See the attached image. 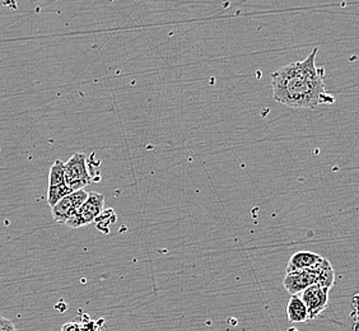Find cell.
Instances as JSON below:
<instances>
[{
    "instance_id": "obj_1",
    "label": "cell",
    "mask_w": 359,
    "mask_h": 331,
    "mask_svg": "<svg viewBox=\"0 0 359 331\" xmlns=\"http://www.w3.org/2000/svg\"><path fill=\"white\" fill-rule=\"evenodd\" d=\"M318 48L302 62H290L271 74L273 97L292 109H316L335 102L325 88V69L316 65Z\"/></svg>"
},
{
    "instance_id": "obj_2",
    "label": "cell",
    "mask_w": 359,
    "mask_h": 331,
    "mask_svg": "<svg viewBox=\"0 0 359 331\" xmlns=\"http://www.w3.org/2000/svg\"><path fill=\"white\" fill-rule=\"evenodd\" d=\"M65 182L72 191L82 190L92 182L88 157L83 153H76L65 162Z\"/></svg>"
},
{
    "instance_id": "obj_3",
    "label": "cell",
    "mask_w": 359,
    "mask_h": 331,
    "mask_svg": "<svg viewBox=\"0 0 359 331\" xmlns=\"http://www.w3.org/2000/svg\"><path fill=\"white\" fill-rule=\"evenodd\" d=\"M104 196L100 193H90L87 201L82 207L76 210V213L70 217L65 223L70 228H81L96 221L98 215L104 212Z\"/></svg>"
},
{
    "instance_id": "obj_4",
    "label": "cell",
    "mask_w": 359,
    "mask_h": 331,
    "mask_svg": "<svg viewBox=\"0 0 359 331\" xmlns=\"http://www.w3.org/2000/svg\"><path fill=\"white\" fill-rule=\"evenodd\" d=\"M90 193L87 190H78L69 194L68 196L62 198V201L51 208V214L56 223H62L65 224L70 217H73L76 213V210L82 207L84 201H87Z\"/></svg>"
},
{
    "instance_id": "obj_5",
    "label": "cell",
    "mask_w": 359,
    "mask_h": 331,
    "mask_svg": "<svg viewBox=\"0 0 359 331\" xmlns=\"http://www.w3.org/2000/svg\"><path fill=\"white\" fill-rule=\"evenodd\" d=\"M318 264L311 269L299 270L285 274L283 285L290 296H298L309 287L318 283Z\"/></svg>"
},
{
    "instance_id": "obj_6",
    "label": "cell",
    "mask_w": 359,
    "mask_h": 331,
    "mask_svg": "<svg viewBox=\"0 0 359 331\" xmlns=\"http://www.w3.org/2000/svg\"><path fill=\"white\" fill-rule=\"evenodd\" d=\"M329 290H330L315 284L301 293L299 297L302 298L309 311V321H313L315 318H318L323 313V311L327 307Z\"/></svg>"
},
{
    "instance_id": "obj_7",
    "label": "cell",
    "mask_w": 359,
    "mask_h": 331,
    "mask_svg": "<svg viewBox=\"0 0 359 331\" xmlns=\"http://www.w3.org/2000/svg\"><path fill=\"white\" fill-rule=\"evenodd\" d=\"M323 259H324L323 256L311 252V251H298L290 257L288 266H287V273L311 269L313 266H316Z\"/></svg>"
},
{
    "instance_id": "obj_8",
    "label": "cell",
    "mask_w": 359,
    "mask_h": 331,
    "mask_svg": "<svg viewBox=\"0 0 359 331\" xmlns=\"http://www.w3.org/2000/svg\"><path fill=\"white\" fill-rule=\"evenodd\" d=\"M287 316L293 324H302L309 321V311L299 295L290 297V302L287 304Z\"/></svg>"
},
{
    "instance_id": "obj_9",
    "label": "cell",
    "mask_w": 359,
    "mask_h": 331,
    "mask_svg": "<svg viewBox=\"0 0 359 331\" xmlns=\"http://www.w3.org/2000/svg\"><path fill=\"white\" fill-rule=\"evenodd\" d=\"M65 184V162L56 159L48 173V187H62Z\"/></svg>"
},
{
    "instance_id": "obj_10",
    "label": "cell",
    "mask_w": 359,
    "mask_h": 331,
    "mask_svg": "<svg viewBox=\"0 0 359 331\" xmlns=\"http://www.w3.org/2000/svg\"><path fill=\"white\" fill-rule=\"evenodd\" d=\"M73 193L67 184L62 187H48V204L50 207L53 208L59 201H62V198L68 196L69 194Z\"/></svg>"
},
{
    "instance_id": "obj_11",
    "label": "cell",
    "mask_w": 359,
    "mask_h": 331,
    "mask_svg": "<svg viewBox=\"0 0 359 331\" xmlns=\"http://www.w3.org/2000/svg\"><path fill=\"white\" fill-rule=\"evenodd\" d=\"M0 331H18L17 327L14 326L13 321H11L9 318L0 316Z\"/></svg>"
},
{
    "instance_id": "obj_12",
    "label": "cell",
    "mask_w": 359,
    "mask_h": 331,
    "mask_svg": "<svg viewBox=\"0 0 359 331\" xmlns=\"http://www.w3.org/2000/svg\"><path fill=\"white\" fill-rule=\"evenodd\" d=\"M62 331H83V329H82V325H81V323L70 321V323H67V324L62 325Z\"/></svg>"
}]
</instances>
